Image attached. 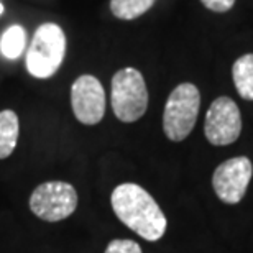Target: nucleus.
<instances>
[{
  "instance_id": "nucleus-13",
  "label": "nucleus",
  "mask_w": 253,
  "mask_h": 253,
  "mask_svg": "<svg viewBox=\"0 0 253 253\" xmlns=\"http://www.w3.org/2000/svg\"><path fill=\"white\" fill-rule=\"evenodd\" d=\"M104 253H143V252H141V247L133 240L115 239L107 245Z\"/></svg>"
},
{
  "instance_id": "nucleus-7",
  "label": "nucleus",
  "mask_w": 253,
  "mask_h": 253,
  "mask_svg": "<svg viewBox=\"0 0 253 253\" xmlns=\"http://www.w3.org/2000/svg\"><path fill=\"white\" fill-rule=\"evenodd\" d=\"M253 176V165L247 156H235L220 163L212 174V188L225 204H239L244 199Z\"/></svg>"
},
{
  "instance_id": "nucleus-9",
  "label": "nucleus",
  "mask_w": 253,
  "mask_h": 253,
  "mask_svg": "<svg viewBox=\"0 0 253 253\" xmlns=\"http://www.w3.org/2000/svg\"><path fill=\"white\" fill-rule=\"evenodd\" d=\"M20 135L18 115L10 109L0 112V160L8 158L17 148Z\"/></svg>"
},
{
  "instance_id": "nucleus-3",
  "label": "nucleus",
  "mask_w": 253,
  "mask_h": 253,
  "mask_svg": "<svg viewBox=\"0 0 253 253\" xmlns=\"http://www.w3.org/2000/svg\"><path fill=\"white\" fill-rule=\"evenodd\" d=\"M66 54V35L56 23L37 28L27 53V69L33 78L48 79L56 74Z\"/></svg>"
},
{
  "instance_id": "nucleus-8",
  "label": "nucleus",
  "mask_w": 253,
  "mask_h": 253,
  "mask_svg": "<svg viewBox=\"0 0 253 253\" xmlns=\"http://www.w3.org/2000/svg\"><path fill=\"white\" fill-rule=\"evenodd\" d=\"M71 107L83 125H97L105 115V90L95 76L83 74L71 85Z\"/></svg>"
},
{
  "instance_id": "nucleus-2",
  "label": "nucleus",
  "mask_w": 253,
  "mask_h": 253,
  "mask_svg": "<svg viewBox=\"0 0 253 253\" xmlns=\"http://www.w3.org/2000/svg\"><path fill=\"white\" fill-rule=\"evenodd\" d=\"M112 110L120 122L133 124L148 109V89L143 74L135 68H124L112 78Z\"/></svg>"
},
{
  "instance_id": "nucleus-12",
  "label": "nucleus",
  "mask_w": 253,
  "mask_h": 253,
  "mask_svg": "<svg viewBox=\"0 0 253 253\" xmlns=\"http://www.w3.org/2000/svg\"><path fill=\"white\" fill-rule=\"evenodd\" d=\"M156 0H110V12L119 20H135L153 7Z\"/></svg>"
},
{
  "instance_id": "nucleus-6",
  "label": "nucleus",
  "mask_w": 253,
  "mask_h": 253,
  "mask_svg": "<svg viewBox=\"0 0 253 253\" xmlns=\"http://www.w3.org/2000/svg\"><path fill=\"white\" fill-rule=\"evenodd\" d=\"M204 133L209 143L225 146L239 140L242 133L240 109L230 97H217L206 114Z\"/></svg>"
},
{
  "instance_id": "nucleus-1",
  "label": "nucleus",
  "mask_w": 253,
  "mask_h": 253,
  "mask_svg": "<svg viewBox=\"0 0 253 253\" xmlns=\"http://www.w3.org/2000/svg\"><path fill=\"white\" fill-rule=\"evenodd\" d=\"M114 214L117 219L148 242H156L165 235L168 220L158 202L148 191L138 184H119L110 196Z\"/></svg>"
},
{
  "instance_id": "nucleus-5",
  "label": "nucleus",
  "mask_w": 253,
  "mask_h": 253,
  "mask_svg": "<svg viewBox=\"0 0 253 253\" xmlns=\"http://www.w3.org/2000/svg\"><path fill=\"white\" fill-rule=\"evenodd\" d=\"M78 191L64 181H48L37 186L30 196V209L38 219L59 222L68 219L78 209Z\"/></svg>"
},
{
  "instance_id": "nucleus-10",
  "label": "nucleus",
  "mask_w": 253,
  "mask_h": 253,
  "mask_svg": "<svg viewBox=\"0 0 253 253\" xmlns=\"http://www.w3.org/2000/svg\"><path fill=\"white\" fill-rule=\"evenodd\" d=\"M232 78L242 99L253 100V53L244 54L234 63Z\"/></svg>"
},
{
  "instance_id": "nucleus-14",
  "label": "nucleus",
  "mask_w": 253,
  "mask_h": 253,
  "mask_svg": "<svg viewBox=\"0 0 253 253\" xmlns=\"http://www.w3.org/2000/svg\"><path fill=\"white\" fill-rule=\"evenodd\" d=\"M202 5L215 13H225L235 5V0H201Z\"/></svg>"
},
{
  "instance_id": "nucleus-15",
  "label": "nucleus",
  "mask_w": 253,
  "mask_h": 253,
  "mask_svg": "<svg viewBox=\"0 0 253 253\" xmlns=\"http://www.w3.org/2000/svg\"><path fill=\"white\" fill-rule=\"evenodd\" d=\"M2 13H3V5L0 3V15H2Z\"/></svg>"
},
{
  "instance_id": "nucleus-11",
  "label": "nucleus",
  "mask_w": 253,
  "mask_h": 253,
  "mask_svg": "<svg viewBox=\"0 0 253 253\" xmlns=\"http://www.w3.org/2000/svg\"><path fill=\"white\" fill-rule=\"evenodd\" d=\"M25 44H27V32L20 25H12L0 38V51L5 58L17 59L22 56Z\"/></svg>"
},
{
  "instance_id": "nucleus-4",
  "label": "nucleus",
  "mask_w": 253,
  "mask_h": 253,
  "mask_svg": "<svg viewBox=\"0 0 253 253\" xmlns=\"http://www.w3.org/2000/svg\"><path fill=\"white\" fill-rule=\"evenodd\" d=\"M201 109V92L194 84L183 83L169 94L163 112V130L171 141H183L191 135Z\"/></svg>"
}]
</instances>
